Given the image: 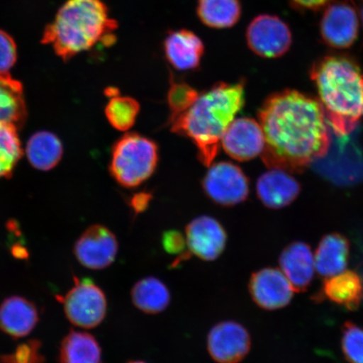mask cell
I'll return each instance as SVG.
<instances>
[{"label": "cell", "mask_w": 363, "mask_h": 363, "mask_svg": "<svg viewBox=\"0 0 363 363\" xmlns=\"http://www.w3.org/2000/svg\"><path fill=\"white\" fill-rule=\"evenodd\" d=\"M258 119L265 138L262 158L269 169L302 172L329 151V123L319 99L281 91L263 102Z\"/></svg>", "instance_id": "obj_1"}, {"label": "cell", "mask_w": 363, "mask_h": 363, "mask_svg": "<svg viewBox=\"0 0 363 363\" xmlns=\"http://www.w3.org/2000/svg\"><path fill=\"white\" fill-rule=\"evenodd\" d=\"M244 104V81L237 84L220 82L199 94L187 111L171 119V130L191 140L197 148L199 161L210 167L219 153L227 127Z\"/></svg>", "instance_id": "obj_2"}, {"label": "cell", "mask_w": 363, "mask_h": 363, "mask_svg": "<svg viewBox=\"0 0 363 363\" xmlns=\"http://www.w3.org/2000/svg\"><path fill=\"white\" fill-rule=\"evenodd\" d=\"M117 29L103 0H67L45 28L43 43L66 61L98 44L113 45Z\"/></svg>", "instance_id": "obj_3"}, {"label": "cell", "mask_w": 363, "mask_h": 363, "mask_svg": "<svg viewBox=\"0 0 363 363\" xmlns=\"http://www.w3.org/2000/svg\"><path fill=\"white\" fill-rule=\"evenodd\" d=\"M328 123L340 136L352 133L363 118V72L351 59L326 57L311 71Z\"/></svg>", "instance_id": "obj_4"}, {"label": "cell", "mask_w": 363, "mask_h": 363, "mask_svg": "<svg viewBox=\"0 0 363 363\" xmlns=\"http://www.w3.org/2000/svg\"><path fill=\"white\" fill-rule=\"evenodd\" d=\"M158 160L155 142L138 133H129L113 146L110 170L118 184L135 188L154 174Z\"/></svg>", "instance_id": "obj_5"}, {"label": "cell", "mask_w": 363, "mask_h": 363, "mask_svg": "<svg viewBox=\"0 0 363 363\" xmlns=\"http://www.w3.org/2000/svg\"><path fill=\"white\" fill-rule=\"evenodd\" d=\"M60 301L68 320L78 328H96L107 314L106 294L89 279L74 278V287Z\"/></svg>", "instance_id": "obj_6"}, {"label": "cell", "mask_w": 363, "mask_h": 363, "mask_svg": "<svg viewBox=\"0 0 363 363\" xmlns=\"http://www.w3.org/2000/svg\"><path fill=\"white\" fill-rule=\"evenodd\" d=\"M203 189L213 202L221 206H234L246 201L249 180L240 167L230 162L210 166L203 177Z\"/></svg>", "instance_id": "obj_7"}, {"label": "cell", "mask_w": 363, "mask_h": 363, "mask_svg": "<svg viewBox=\"0 0 363 363\" xmlns=\"http://www.w3.org/2000/svg\"><path fill=\"white\" fill-rule=\"evenodd\" d=\"M246 38L248 48L265 58L284 56L292 44V34L287 24L271 15L254 18L247 27Z\"/></svg>", "instance_id": "obj_8"}, {"label": "cell", "mask_w": 363, "mask_h": 363, "mask_svg": "<svg viewBox=\"0 0 363 363\" xmlns=\"http://www.w3.org/2000/svg\"><path fill=\"white\" fill-rule=\"evenodd\" d=\"M251 347V335L237 321H221L208 334L207 350L217 363H239L247 357Z\"/></svg>", "instance_id": "obj_9"}, {"label": "cell", "mask_w": 363, "mask_h": 363, "mask_svg": "<svg viewBox=\"0 0 363 363\" xmlns=\"http://www.w3.org/2000/svg\"><path fill=\"white\" fill-rule=\"evenodd\" d=\"M119 244L110 229L101 225L89 227L77 240L74 254L77 259L85 267L102 270L115 262Z\"/></svg>", "instance_id": "obj_10"}, {"label": "cell", "mask_w": 363, "mask_h": 363, "mask_svg": "<svg viewBox=\"0 0 363 363\" xmlns=\"http://www.w3.org/2000/svg\"><path fill=\"white\" fill-rule=\"evenodd\" d=\"M220 145L227 155L239 162L262 155L265 138L259 121L248 117L234 119L222 136Z\"/></svg>", "instance_id": "obj_11"}, {"label": "cell", "mask_w": 363, "mask_h": 363, "mask_svg": "<svg viewBox=\"0 0 363 363\" xmlns=\"http://www.w3.org/2000/svg\"><path fill=\"white\" fill-rule=\"evenodd\" d=\"M185 239L190 253L203 261L213 262L224 252L227 233L215 218L201 216L186 226Z\"/></svg>", "instance_id": "obj_12"}, {"label": "cell", "mask_w": 363, "mask_h": 363, "mask_svg": "<svg viewBox=\"0 0 363 363\" xmlns=\"http://www.w3.org/2000/svg\"><path fill=\"white\" fill-rule=\"evenodd\" d=\"M294 290L282 271L266 267L254 272L249 281V293L263 310L276 311L291 302Z\"/></svg>", "instance_id": "obj_13"}, {"label": "cell", "mask_w": 363, "mask_h": 363, "mask_svg": "<svg viewBox=\"0 0 363 363\" xmlns=\"http://www.w3.org/2000/svg\"><path fill=\"white\" fill-rule=\"evenodd\" d=\"M359 21L355 10L346 4H335L325 11L322 18V38L330 47L345 49L356 42Z\"/></svg>", "instance_id": "obj_14"}, {"label": "cell", "mask_w": 363, "mask_h": 363, "mask_svg": "<svg viewBox=\"0 0 363 363\" xmlns=\"http://www.w3.org/2000/svg\"><path fill=\"white\" fill-rule=\"evenodd\" d=\"M167 62L179 71L197 69L204 53L203 40L187 29L170 30L163 40Z\"/></svg>", "instance_id": "obj_15"}, {"label": "cell", "mask_w": 363, "mask_h": 363, "mask_svg": "<svg viewBox=\"0 0 363 363\" xmlns=\"http://www.w3.org/2000/svg\"><path fill=\"white\" fill-rule=\"evenodd\" d=\"M301 193V185L288 171L271 169L259 177L257 183L258 198L264 206L279 210L289 206Z\"/></svg>", "instance_id": "obj_16"}, {"label": "cell", "mask_w": 363, "mask_h": 363, "mask_svg": "<svg viewBox=\"0 0 363 363\" xmlns=\"http://www.w3.org/2000/svg\"><path fill=\"white\" fill-rule=\"evenodd\" d=\"M279 264L294 292L306 291L315 274V259L311 247L303 242L289 244L281 253Z\"/></svg>", "instance_id": "obj_17"}, {"label": "cell", "mask_w": 363, "mask_h": 363, "mask_svg": "<svg viewBox=\"0 0 363 363\" xmlns=\"http://www.w3.org/2000/svg\"><path fill=\"white\" fill-rule=\"evenodd\" d=\"M38 320V308L25 298L11 296L0 306V330L13 338L28 335Z\"/></svg>", "instance_id": "obj_18"}, {"label": "cell", "mask_w": 363, "mask_h": 363, "mask_svg": "<svg viewBox=\"0 0 363 363\" xmlns=\"http://www.w3.org/2000/svg\"><path fill=\"white\" fill-rule=\"evenodd\" d=\"M350 243L344 235L331 233L321 239L315 253V265L318 274L330 278L346 270Z\"/></svg>", "instance_id": "obj_19"}, {"label": "cell", "mask_w": 363, "mask_h": 363, "mask_svg": "<svg viewBox=\"0 0 363 363\" xmlns=\"http://www.w3.org/2000/svg\"><path fill=\"white\" fill-rule=\"evenodd\" d=\"M322 294L348 311H356L363 301V279L357 272L344 271L326 279Z\"/></svg>", "instance_id": "obj_20"}, {"label": "cell", "mask_w": 363, "mask_h": 363, "mask_svg": "<svg viewBox=\"0 0 363 363\" xmlns=\"http://www.w3.org/2000/svg\"><path fill=\"white\" fill-rule=\"evenodd\" d=\"M131 301L139 311L157 315L167 310L171 303L167 286L155 277H146L136 282L130 291Z\"/></svg>", "instance_id": "obj_21"}, {"label": "cell", "mask_w": 363, "mask_h": 363, "mask_svg": "<svg viewBox=\"0 0 363 363\" xmlns=\"http://www.w3.org/2000/svg\"><path fill=\"white\" fill-rule=\"evenodd\" d=\"M26 107L23 87L8 74H0V125H21Z\"/></svg>", "instance_id": "obj_22"}, {"label": "cell", "mask_w": 363, "mask_h": 363, "mask_svg": "<svg viewBox=\"0 0 363 363\" xmlns=\"http://www.w3.org/2000/svg\"><path fill=\"white\" fill-rule=\"evenodd\" d=\"M196 11L204 26L227 29L238 24L242 4L240 0H198Z\"/></svg>", "instance_id": "obj_23"}, {"label": "cell", "mask_w": 363, "mask_h": 363, "mask_svg": "<svg viewBox=\"0 0 363 363\" xmlns=\"http://www.w3.org/2000/svg\"><path fill=\"white\" fill-rule=\"evenodd\" d=\"M101 348L97 340L87 333L71 331L63 339L59 362L60 363H101Z\"/></svg>", "instance_id": "obj_24"}, {"label": "cell", "mask_w": 363, "mask_h": 363, "mask_svg": "<svg viewBox=\"0 0 363 363\" xmlns=\"http://www.w3.org/2000/svg\"><path fill=\"white\" fill-rule=\"evenodd\" d=\"M26 152L35 169L47 171L53 169L61 160L62 146L55 135L40 131L31 136Z\"/></svg>", "instance_id": "obj_25"}, {"label": "cell", "mask_w": 363, "mask_h": 363, "mask_svg": "<svg viewBox=\"0 0 363 363\" xmlns=\"http://www.w3.org/2000/svg\"><path fill=\"white\" fill-rule=\"evenodd\" d=\"M17 127L0 125V178L12 174L23 152Z\"/></svg>", "instance_id": "obj_26"}, {"label": "cell", "mask_w": 363, "mask_h": 363, "mask_svg": "<svg viewBox=\"0 0 363 363\" xmlns=\"http://www.w3.org/2000/svg\"><path fill=\"white\" fill-rule=\"evenodd\" d=\"M140 108V104L135 99L117 95L108 103L106 115L113 128L125 131L135 125Z\"/></svg>", "instance_id": "obj_27"}, {"label": "cell", "mask_w": 363, "mask_h": 363, "mask_svg": "<svg viewBox=\"0 0 363 363\" xmlns=\"http://www.w3.org/2000/svg\"><path fill=\"white\" fill-rule=\"evenodd\" d=\"M199 95L197 91L188 84L184 82H172L167 94V103L171 111L170 120L191 108L197 101Z\"/></svg>", "instance_id": "obj_28"}, {"label": "cell", "mask_w": 363, "mask_h": 363, "mask_svg": "<svg viewBox=\"0 0 363 363\" xmlns=\"http://www.w3.org/2000/svg\"><path fill=\"white\" fill-rule=\"evenodd\" d=\"M342 349L347 363H363V328L346 322L342 328Z\"/></svg>", "instance_id": "obj_29"}, {"label": "cell", "mask_w": 363, "mask_h": 363, "mask_svg": "<svg viewBox=\"0 0 363 363\" xmlns=\"http://www.w3.org/2000/svg\"><path fill=\"white\" fill-rule=\"evenodd\" d=\"M40 343L30 340L21 345L11 355L0 357V363H43V357L40 352Z\"/></svg>", "instance_id": "obj_30"}, {"label": "cell", "mask_w": 363, "mask_h": 363, "mask_svg": "<svg viewBox=\"0 0 363 363\" xmlns=\"http://www.w3.org/2000/svg\"><path fill=\"white\" fill-rule=\"evenodd\" d=\"M17 59V48L10 35L0 30V74H8Z\"/></svg>", "instance_id": "obj_31"}, {"label": "cell", "mask_w": 363, "mask_h": 363, "mask_svg": "<svg viewBox=\"0 0 363 363\" xmlns=\"http://www.w3.org/2000/svg\"><path fill=\"white\" fill-rule=\"evenodd\" d=\"M162 244L167 253L189 258L190 252H186L187 246L185 237L178 230H167L162 235Z\"/></svg>", "instance_id": "obj_32"}, {"label": "cell", "mask_w": 363, "mask_h": 363, "mask_svg": "<svg viewBox=\"0 0 363 363\" xmlns=\"http://www.w3.org/2000/svg\"><path fill=\"white\" fill-rule=\"evenodd\" d=\"M152 195L149 193H138L133 195L130 201V206L135 212V215L143 213L149 206L151 202Z\"/></svg>", "instance_id": "obj_33"}, {"label": "cell", "mask_w": 363, "mask_h": 363, "mask_svg": "<svg viewBox=\"0 0 363 363\" xmlns=\"http://www.w3.org/2000/svg\"><path fill=\"white\" fill-rule=\"evenodd\" d=\"M299 6L310 9H317L328 1V0H294Z\"/></svg>", "instance_id": "obj_34"}, {"label": "cell", "mask_w": 363, "mask_h": 363, "mask_svg": "<svg viewBox=\"0 0 363 363\" xmlns=\"http://www.w3.org/2000/svg\"><path fill=\"white\" fill-rule=\"evenodd\" d=\"M128 363H147V362H145L143 361H133V362H129Z\"/></svg>", "instance_id": "obj_35"}, {"label": "cell", "mask_w": 363, "mask_h": 363, "mask_svg": "<svg viewBox=\"0 0 363 363\" xmlns=\"http://www.w3.org/2000/svg\"><path fill=\"white\" fill-rule=\"evenodd\" d=\"M362 17H363V11H362Z\"/></svg>", "instance_id": "obj_36"}]
</instances>
